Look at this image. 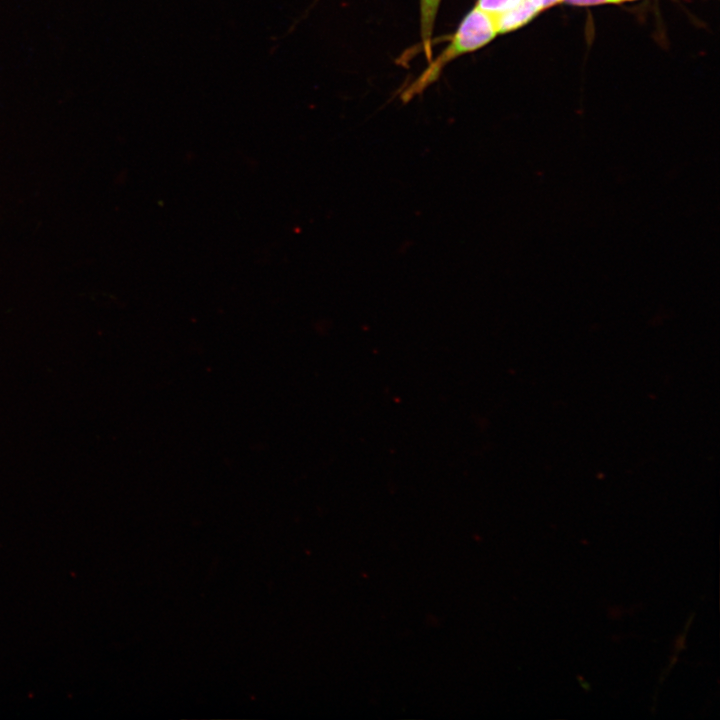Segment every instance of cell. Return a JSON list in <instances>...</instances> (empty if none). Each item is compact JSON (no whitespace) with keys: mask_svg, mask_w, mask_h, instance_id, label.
Returning a JSON list of instances; mask_svg holds the SVG:
<instances>
[{"mask_svg":"<svg viewBox=\"0 0 720 720\" xmlns=\"http://www.w3.org/2000/svg\"><path fill=\"white\" fill-rule=\"evenodd\" d=\"M521 1L522 0H478L475 7L494 19L511 10Z\"/></svg>","mask_w":720,"mask_h":720,"instance_id":"cell-4","label":"cell"},{"mask_svg":"<svg viewBox=\"0 0 720 720\" xmlns=\"http://www.w3.org/2000/svg\"><path fill=\"white\" fill-rule=\"evenodd\" d=\"M622 1L624 2V1H633V0H622Z\"/></svg>","mask_w":720,"mask_h":720,"instance_id":"cell-7","label":"cell"},{"mask_svg":"<svg viewBox=\"0 0 720 720\" xmlns=\"http://www.w3.org/2000/svg\"><path fill=\"white\" fill-rule=\"evenodd\" d=\"M441 0H420V27L423 50L427 61L432 59V37Z\"/></svg>","mask_w":720,"mask_h":720,"instance_id":"cell-3","label":"cell"},{"mask_svg":"<svg viewBox=\"0 0 720 720\" xmlns=\"http://www.w3.org/2000/svg\"><path fill=\"white\" fill-rule=\"evenodd\" d=\"M538 9L539 11L545 10L547 8H550L560 2L562 0H530Z\"/></svg>","mask_w":720,"mask_h":720,"instance_id":"cell-6","label":"cell"},{"mask_svg":"<svg viewBox=\"0 0 720 720\" xmlns=\"http://www.w3.org/2000/svg\"><path fill=\"white\" fill-rule=\"evenodd\" d=\"M562 2L575 6H593L600 4L621 3L622 0H562Z\"/></svg>","mask_w":720,"mask_h":720,"instance_id":"cell-5","label":"cell"},{"mask_svg":"<svg viewBox=\"0 0 720 720\" xmlns=\"http://www.w3.org/2000/svg\"><path fill=\"white\" fill-rule=\"evenodd\" d=\"M539 12V9L530 0H522L511 10L494 18L497 33L511 32L524 26Z\"/></svg>","mask_w":720,"mask_h":720,"instance_id":"cell-2","label":"cell"},{"mask_svg":"<svg viewBox=\"0 0 720 720\" xmlns=\"http://www.w3.org/2000/svg\"><path fill=\"white\" fill-rule=\"evenodd\" d=\"M494 19L474 7L462 20L449 44L424 71L404 90L402 98L410 100L437 80L445 66L462 54L488 44L497 35Z\"/></svg>","mask_w":720,"mask_h":720,"instance_id":"cell-1","label":"cell"}]
</instances>
